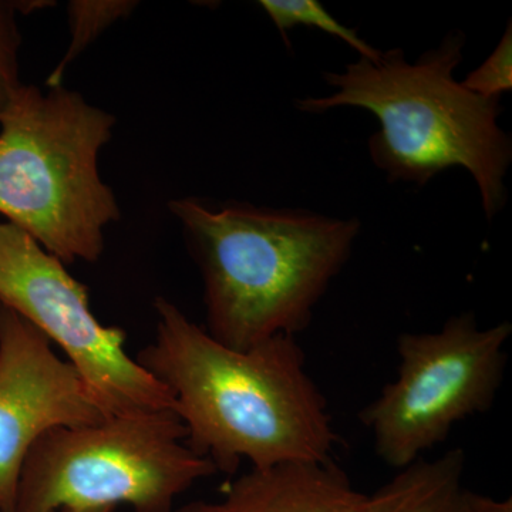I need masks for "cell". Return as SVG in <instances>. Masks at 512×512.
Masks as SVG:
<instances>
[{
  "instance_id": "cell-1",
  "label": "cell",
  "mask_w": 512,
  "mask_h": 512,
  "mask_svg": "<svg viewBox=\"0 0 512 512\" xmlns=\"http://www.w3.org/2000/svg\"><path fill=\"white\" fill-rule=\"evenodd\" d=\"M156 338L137 355L174 399L188 446L234 474L289 461H330L338 434L295 336L228 348L177 305L154 301Z\"/></svg>"
},
{
  "instance_id": "cell-2",
  "label": "cell",
  "mask_w": 512,
  "mask_h": 512,
  "mask_svg": "<svg viewBox=\"0 0 512 512\" xmlns=\"http://www.w3.org/2000/svg\"><path fill=\"white\" fill-rule=\"evenodd\" d=\"M168 207L204 279L205 330L239 350L308 328L362 227L357 218L248 202L181 198Z\"/></svg>"
},
{
  "instance_id": "cell-3",
  "label": "cell",
  "mask_w": 512,
  "mask_h": 512,
  "mask_svg": "<svg viewBox=\"0 0 512 512\" xmlns=\"http://www.w3.org/2000/svg\"><path fill=\"white\" fill-rule=\"evenodd\" d=\"M466 42L457 30L416 62L402 49L382 52L377 60L360 57L343 72L323 73L335 93L306 97L296 107L313 114L339 107L370 111L380 124L367 143L370 158L390 183L421 188L448 168H466L491 221L507 204L512 141L498 126L501 99L478 96L454 77Z\"/></svg>"
},
{
  "instance_id": "cell-4",
  "label": "cell",
  "mask_w": 512,
  "mask_h": 512,
  "mask_svg": "<svg viewBox=\"0 0 512 512\" xmlns=\"http://www.w3.org/2000/svg\"><path fill=\"white\" fill-rule=\"evenodd\" d=\"M116 119L64 86L22 84L0 110V214L64 265L99 261L120 221L99 156Z\"/></svg>"
},
{
  "instance_id": "cell-5",
  "label": "cell",
  "mask_w": 512,
  "mask_h": 512,
  "mask_svg": "<svg viewBox=\"0 0 512 512\" xmlns=\"http://www.w3.org/2000/svg\"><path fill=\"white\" fill-rule=\"evenodd\" d=\"M217 473L188 446L175 412L109 417L40 437L23 461L13 512L117 505L134 512H174L181 494Z\"/></svg>"
},
{
  "instance_id": "cell-6",
  "label": "cell",
  "mask_w": 512,
  "mask_h": 512,
  "mask_svg": "<svg viewBox=\"0 0 512 512\" xmlns=\"http://www.w3.org/2000/svg\"><path fill=\"white\" fill-rule=\"evenodd\" d=\"M511 335L510 322L481 329L467 312L451 316L439 332L397 338L396 380L359 414L384 464L409 467L446 441L461 420L493 407Z\"/></svg>"
},
{
  "instance_id": "cell-7",
  "label": "cell",
  "mask_w": 512,
  "mask_h": 512,
  "mask_svg": "<svg viewBox=\"0 0 512 512\" xmlns=\"http://www.w3.org/2000/svg\"><path fill=\"white\" fill-rule=\"evenodd\" d=\"M0 302L62 350L106 419L174 412L170 392L128 355L124 330L96 318L86 286L9 222H0Z\"/></svg>"
},
{
  "instance_id": "cell-8",
  "label": "cell",
  "mask_w": 512,
  "mask_h": 512,
  "mask_svg": "<svg viewBox=\"0 0 512 512\" xmlns=\"http://www.w3.org/2000/svg\"><path fill=\"white\" fill-rule=\"evenodd\" d=\"M104 419L53 343L0 302V510L13 512L23 461L40 437Z\"/></svg>"
},
{
  "instance_id": "cell-9",
  "label": "cell",
  "mask_w": 512,
  "mask_h": 512,
  "mask_svg": "<svg viewBox=\"0 0 512 512\" xmlns=\"http://www.w3.org/2000/svg\"><path fill=\"white\" fill-rule=\"evenodd\" d=\"M367 495L330 461L251 468L225 490L229 512H366Z\"/></svg>"
},
{
  "instance_id": "cell-10",
  "label": "cell",
  "mask_w": 512,
  "mask_h": 512,
  "mask_svg": "<svg viewBox=\"0 0 512 512\" xmlns=\"http://www.w3.org/2000/svg\"><path fill=\"white\" fill-rule=\"evenodd\" d=\"M464 471L463 448L436 460L419 458L367 497L366 512H466Z\"/></svg>"
},
{
  "instance_id": "cell-11",
  "label": "cell",
  "mask_w": 512,
  "mask_h": 512,
  "mask_svg": "<svg viewBox=\"0 0 512 512\" xmlns=\"http://www.w3.org/2000/svg\"><path fill=\"white\" fill-rule=\"evenodd\" d=\"M138 6L131 0H73L67 5L69 15L70 43L60 62L47 77L49 89L63 86L67 67L77 56L82 55L87 46L92 45L117 20L127 18Z\"/></svg>"
},
{
  "instance_id": "cell-12",
  "label": "cell",
  "mask_w": 512,
  "mask_h": 512,
  "mask_svg": "<svg viewBox=\"0 0 512 512\" xmlns=\"http://www.w3.org/2000/svg\"><path fill=\"white\" fill-rule=\"evenodd\" d=\"M259 6L274 22L286 43L289 30L296 26H308L339 37L365 59L377 60L382 55V50L365 42L355 29L346 28L338 19L333 18L318 0H261Z\"/></svg>"
},
{
  "instance_id": "cell-13",
  "label": "cell",
  "mask_w": 512,
  "mask_h": 512,
  "mask_svg": "<svg viewBox=\"0 0 512 512\" xmlns=\"http://www.w3.org/2000/svg\"><path fill=\"white\" fill-rule=\"evenodd\" d=\"M50 2H8L0 0V110L18 92L22 82L19 74V50L22 45L18 13L47 8Z\"/></svg>"
},
{
  "instance_id": "cell-14",
  "label": "cell",
  "mask_w": 512,
  "mask_h": 512,
  "mask_svg": "<svg viewBox=\"0 0 512 512\" xmlns=\"http://www.w3.org/2000/svg\"><path fill=\"white\" fill-rule=\"evenodd\" d=\"M467 90L485 97L501 99L504 93L512 90V25L508 20L504 35L494 52L474 72L468 73L461 82Z\"/></svg>"
},
{
  "instance_id": "cell-15",
  "label": "cell",
  "mask_w": 512,
  "mask_h": 512,
  "mask_svg": "<svg viewBox=\"0 0 512 512\" xmlns=\"http://www.w3.org/2000/svg\"><path fill=\"white\" fill-rule=\"evenodd\" d=\"M466 512H512V498L495 500L488 495L466 493Z\"/></svg>"
},
{
  "instance_id": "cell-16",
  "label": "cell",
  "mask_w": 512,
  "mask_h": 512,
  "mask_svg": "<svg viewBox=\"0 0 512 512\" xmlns=\"http://www.w3.org/2000/svg\"><path fill=\"white\" fill-rule=\"evenodd\" d=\"M174 512H229L222 503H207V501H194L185 504Z\"/></svg>"
},
{
  "instance_id": "cell-17",
  "label": "cell",
  "mask_w": 512,
  "mask_h": 512,
  "mask_svg": "<svg viewBox=\"0 0 512 512\" xmlns=\"http://www.w3.org/2000/svg\"><path fill=\"white\" fill-rule=\"evenodd\" d=\"M111 508H90V510H62L57 512H113Z\"/></svg>"
},
{
  "instance_id": "cell-18",
  "label": "cell",
  "mask_w": 512,
  "mask_h": 512,
  "mask_svg": "<svg viewBox=\"0 0 512 512\" xmlns=\"http://www.w3.org/2000/svg\"><path fill=\"white\" fill-rule=\"evenodd\" d=\"M0 512H2V510H0Z\"/></svg>"
}]
</instances>
